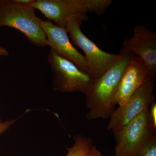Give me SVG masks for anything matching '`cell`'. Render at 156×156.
<instances>
[{"label": "cell", "instance_id": "6", "mask_svg": "<svg viewBox=\"0 0 156 156\" xmlns=\"http://www.w3.org/2000/svg\"><path fill=\"white\" fill-rule=\"evenodd\" d=\"M52 74L53 91L61 92H80L86 94L94 80L82 71L72 62L51 49L48 57Z\"/></svg>", "mask_w": 156, "mask_h": 156}, {"label": "cell", "instance_id": "1", "mask_svg": "<svg viewBox=\"0 0 156 156\" xmlns=\"http://www.w3.org/2000/svg\"><path fill=\"white\" fill-rule=\"evenodd\" d=\"M118 61L102 75L94 80L86 95V107L89 120L105 119L115 110L114 100L126 67L134 55L121 50Z\"/></svg>", "mask_w": 156, "mask_h": 156}, {"label": "cell", "instance_id": "3", "mask_svg": "<svg viewBox=\"0 0 156 156\" xmlns=\"http://www.w3.org/2000/svg\"><path fill=\"white\" fill-rule=\"evenodd\" d=\"M42 19L37 17L31 6L17 4L14 0H0V27L7 26L20 31L34 44L48 46V41L41 26Z\"/></svg>", "mask_w": 156, "mask_h": 156}, {"label": "cell", "instance_id": "17", "mask_svg": "<svg viewBox=\"0 0 156 156\" xmlns=\"http://www.w3.org/2000/svg\"><path fill=\"white\" fill-rule=\"evenodd\" d=\"M9 52L6 50L5 51H0V56H7L9 55Z\"/></svg>", "mask_w": 156, "mask_h": 156}, {"label": "cell", "instance_id": "16", "mask_svg": "<svg viewBox=\"0 0 156 156\" xmlns=\"http://www.w3.org/2000/svg\"><path fill=\"white\" fill-rule=\"evenodd\" d=\"M87 156H102V155L96 147L93 145Z\"/></svg>", "mask_w": 156, "mask_h": 156}, {"label": "cell", "instance_id": "19", "mask_svg": "<svg viewBox=\"0 0 156 156\" xmlns=\"http://www.w3.org/2000/svg\"><path fill=\"white\" fill-rule=\"evenodd\" d=\"M2 121H1V120L0 119V124H1V123H2Z\"/></svg>", "mask_w": 156, "mask_h": 156}, {"label": "cell", "instance_id": "9", "mask_svg": "<svg viewBox=\"0 0 156 156\" xmlns=\"http://www.w3.org/2000/svg\"><path fill=\"white\" fill-rule=\"evenodd\" d=\"M156 76L141 58L134 56L123 74L114 100L115 105L124 104L140 86L156 79Z\"/></svg>", "mask_w": 156, "mask_h": 156}, {"label": "cell", "instance_id": "15", "mask_svg": "<svg viewBox=\"0 0 156 156\" xmlns=\"http://www.w3.org/2000/svg\"><path fill=\"white\" fill-rule=\"evenodd\" d=\"M35 0H14L15 3L24 6L32 7Z\"/></svg>", "mask_w": 156, "mask_h": 156}, {"label": "cell", "instance_id": "11", "mask_svg": "<svg viewBox=\"0 0 156 156\" xmlns=\"http://www.w3.org/2000/svg\"><path fill=\"white\" fill-rule=\"evenodd\" d=\"M75 143L71 147L67 148L66 156H87L93 146L90 138L81 135L74 138Z\"/></svg>", "mask_w": 156, "mask_h": 156}, {"label": "cell", "instance_id": "8", "mask_svg": "<svg viewBox=\"0 0 156 156\" xmlns=\"http://www.w3.org/2000/svg\"><path fill=\"white\" fill-rule=\"evenodd\" d=\"M41 26L48 41V46L58 55L75 65L82 71L89 75L87 60L71 44L66 29L50 21L41 20Z\"/></svg>", "mask_w": 156, "mask_h": 156}, {"label": "cell", "instance_id": "2", "mask_svg": "<svg viewBox=\"0 0 156 156\" xmlns=\"http://www.w3.org/2000/svg\"><path fill=\"white\" fill-rule=\"evenodd\" d=\"M112 4V0H35L32 7L55 25L65 28L70 20L84 21L88 19V13L103 14Z\"/></svg>", "mask_w": 156, "mask_h": 156}, {"label": "cell", "instance_id": "12", "mask_svg": "<svg viewBox=\"0 0 156 156\" xmlns=\"http://www.w3.org/2000/svg\"><path fill=\"white\" fill-rule=\"evenodd\" d=\"M136 156H156V136H154Z\"/></svg>", "mask_w": 156, "mask_h": 156}, {"label": "cell", "instance_id": "13", "mask_svg": "<svg viewBox=\"0 0 156 156\" xmlns=\"http://www.w3.org/2000/svg\"><path fill=\"white\" fill-rule=\"evenodd\" d=\"M150 117L153 125L156 128V102L151 105L150 110H149Z\"/></svg>", "mask_w": 156, "mask_h": 156}, {"label": "cell", "instance_id": "18", "mask_svg": "<svg viewBox=\"0 0 156 156\" xmlns=\"http://www.w3.org/2000/svg\"><path fill=\"white\" fill-rule=\"evenodd\" d=\"M6 50V49H5V48H2V47L0 46V51H5V50Z\"/></svg>", "mask_w": 156, "mask_h": 156}, {"label": "cell", "instance_id": "10", "mask_svg": "<svg viewBox=\"0 0 156 156\" xmlns=\"http://www.w3.org/2000/svg\"><path fill=\"white\" fill-rule=\"evenodd\" d=\"M122 50L141 58L156 73V34L145 25L134 27L133 36L125 40Z\"/></svg>", "mask_w": 156, "mask_h": 156}, {"label": "cell", "instance_id": "14", "mask_svg": "<svg viewBox=\"0 0 156 156\" xmlns=\"http://www.w3.org/2000/svg\"><path fill=\"white\" fill-rule=\"evenodd\" d=\"M16 120H8L0 124V134L9 129L11 125H13Z\"/></svg>", "mask_w": 156, "mask_h": 156}, {"label": "cell", "instance_id": "7", "mask_svg": "<svg viewBox=\"0 0 156 156\" xmlns=\"http://www.w3.org/2000/svg\"><path fill=\"white\" fill-rule=\"evenodd\" d=\"M155 80L140 86L124 104L115 110L110 117L108 130L115 134L137 116L149 109L151 105L155 102L153 93Z\"/></svg>", "mask_w": 156, "mask_h": 156}, {"label": "cell", "instance_id": "4", "mask_svg": "<svg viewBox=\"0 0 156 156\" xmlns=\"http://www.w3.org/2000/svg\"><path fill=\"white\" fill-rule=\"evenodd\" d=\"M149 110L114 134L116 141L115 156H136L156 136V128L152 122Z\"/></svg>", "mask_w": 156, "mask_h": 156}, {"label": "cell", "instance_id": "5", "mask_svg": "<svg viewBox=\"0 0 156 156\" xmlns=\"http://www.w3.org/2000/svg\"><path fill=\"white\" fill-rule=\"evenodd\" d=\"M82 20L73 18L68 21L66 29L73 44L85 53L89 70V75L95 80L102 75L115 63L121 53H107L98 47L87 37L81 29Z\"/></svg>", "mask_w": 156, "mask_h": 156}]
</instances>
